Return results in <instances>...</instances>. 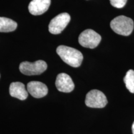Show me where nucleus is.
<instances>
[{
  "label": "nucleus",
  "instance_id": "nucleus-3",
  "mask_svg": "<svg viewBox=\"0 0 134 134\" xmlns=\"http://www.w3.org/2000/svg\"><path fill=\"white\" fill-rule=\"evenodd\" d=\"M47 68V65L43 60H37L34 62H23L19 65V70L23 74L32 76L41 75Z\"/></svg>",
  "mask_w": 134,
  "mask_h": 134
},
{
  "label": "nucleus",
  "instance_id": "nucleus-6",
  "mask_svg": "<svg viewBox=\"0 0 134 134\" xmlns=\"http://www.w3.org/2000/svg\"><path fill=\"white\" fill-rule=\"evenodd\" d=\"M70 14L66 13L59 14L50 22L48 31L52 34H59L62 32L70 21Z\"/></svg>",
  "mask_w": 134,
  "mask_h": 134
},
{
  "label": "nucleus",
  "instance_id": "nucleus-2",
  "mask_svg": "<svg viewBox=\"0 0 134 134\" xmlns=\"http://www.w3.org/2000/svg\"><path fill=\"white\" fill-rule=\"evenodd\" d=\"M110 27L117 34L128 36L133 29V21L131 18L125 16H119L110 22Z\"/></svg>",
  "mask_w": 134,
  "mask_h": 134
},
{
  "label": "nucleus",
  "instance_id": "nucleus-9",
  "mask_svg": "<svg viewBox=\"0 0 134 134\" xmlns=\"http://www.w3.org/2000/svg\"><path fill=\"white\" fill-rule=\"evenodd\" d=\"M51 0H32L29 3V13L34 16H38L46 13L50 7Z\"/></svg>",
  "mask_w": 134,
  "mask_h": 134
},
{
  "label": "nucleus",
  "instance_id": "nucleus-1",
  "mask_svg": "<svg viewBox=\"0 0 134 134\" xmlns=\"http://www.w3.org/2000/svg\"><path fill=\"white\" fill-rule=\"evenodd\" d=\"M57 53L65 63L72 67H79L83 62V54L74 48L60 46L57 48Z\"/></svg>",
  "mask_w": 134,
  "mask_h": 134
},
{
  "label": "nucleus",
  "instance_id": "nucleus-14",
  "mask_svg": "<svg viewBox=\"0 0 134 134\" xmlns=\"http://www.w3.org/2000/svg\"><path fill=\"white\" fill-rule=\"evenodd\" d=\"M132 133H133V134H134V122H133V124H132Z\"/></svg>",
  "mask_w": 134,
  "mask_h": 134
},
{
  "label": "nucleus",
  "instance_id": "nucleus-5",
  "mask_svg": "<svg viewBox=\"0 0 134 134\" xmlns=\"http://www.w3.org/2000/svg\"><path fill=\"white\" fill-rule=\"evenodd\" d=\"M85 104L89 108H103L108 104V100L103 92L93 90L87 93Z\"/></svg>",
  "mask_w": 134,
  "mask_h": 134
},
{
  "label": "nucleus",
  "instance_id": "nucleus-8",
  "mask_svg": "<svg viewBox=\"0 0 134 134\" xmlns=\"http://www.w3.org/2000/svg\"><path fill=\"white\" fill-rule=\"evenodd\" d=\"M27 90L35 98H41L48 93V88L44 83L40 81H31L27 85Z\"/></svg>",
  "mask_w": 134,
  "mask_h": 134
},
{
  "label": "nucleus",
  "instance_id": "nucleus-4",
  "mask_svg": "<svg viewBox=\"0 0 134 134\" xmlns=\"http://www.w3.org/2000/svg\"><path fill=\"white\" fill-rule=\"evenodd\" d=\"M101 37L92 29H86L80 34L78 42L81 46L89 48H94L99 44Z\"/></svg>",
  "mask_w": 134,
  "mask_h": 134
},
{
  "label": "nucleus",
  "instance_id": "nucleus-11",
  "mask_svg": "<svg viewBox=\"0 0 134 134\" xmlns=\"http://www.w3.org/2000/svg\"><path fill=\"white\" fill-rule=\"evenodd\" d=\"M16 22L9 18L0 17V32H9L16 29Z\"/></svg>",
  "mask_w": 134,
  "mask_h": 134
},
{
  "label": "nucleus",
  "instance_id": "nucleus-7",
  "mask_svg": "<svg viewBox=\"0 0 134 134\" xmlns=\"http://www.w3.org/2000/svg\"><path fill=\"white\" fill-rule=\"evenodd\" d=\"M55 86L58 91L63 93H70L74 90L75 85L69 75L62 73L57 75Z\"/></svg>",
  "mask_w": 134,
  "mask_h": 134
},
{
  "label": "nucleus",
  "instance_id": "nucleus-13",
  "mask_svg": "<svg viewBox=\"0 0 134 134\" xmlns=\"http://www.w3.org/2000/svg\"><path fill=\"white\" fill-rule=\"evenodd\" d=\"M110 4L116 8H122L124 7L127 0H109Z\"/></svg>",
  "mask_w": 134,
  "mask_h": 134
},
{
  "label": "nucleus",
  "instance_id": "nucleus-10",
  "mask_svg": "<svg viewBox=\"0 0 134 134\" xmlns=\"http://www.w3.org/2000/svg\"><path fill=\"white\" fill-rule=\"evenodd\" d=\"M9 94L12 97L20 100H25L28 96L27 90L21 82H13L10 85Z\"/></svg>",
  "mask_w": 134,
  "mask_h": 134
},
{
  "label": "nucleus",
  "instance_id": "nucleus-12",
  "mask_svg": "<svg viewBox=\"0 0 134 134\" xmlns=\"http://www.w3.org/2000/svg\"><path fill=\"white\" fill-rule=\"evenodd\" d=\"M124 81L127 90L131 93H134V71L133 70H129L127 72L124 78Z\"/></svg>",
  "mask_w": 134,
  "mask_h": 134
}]
</instances>
